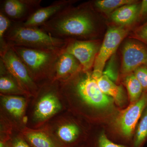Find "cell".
<instances>
[{
  "mask_svg": "<svg viewBox=\"0 0 147 147\" xmlns=\"http://www.w3.org/2000/svg\"><path fill=\"white\" fill-rule=\"evenodd\" d=\"M55 37L85 40L92 36L95 27L88 7H67L39 27Z\"/></svg>",
  "mask_w": 147,
  "mask_h": 147,
  "instance_id": "cell-1",
  "label": "cell"
},
{
  "mask_svg": "<svg viewBox=\"0 0 147 147\" xmlns=\"http://www.w3.org/2000/svg\"><path fill=\"white\" fill-rule=\"evenodd\" d=\"M5 39L11 47L55 51L63 50L69 40L53 36L39 27H26L22 23L13 22Z\"/></svg>",
  "mask_w": 147,
  "mask_h": 147,
  "instance_id": "cell-2",
  "label": "cell"
},
{
  "mask_svg": "<svg viewBox=\"0 0 147 147\" xmlns=\"http://www.w3.org/2000/svg\"><path fill=\"white\" fill-rule=\"evenodd\" d=\"M11 47L26 66L32 79L38 87L53 81L56 62L64 49L55 51Z\"/></svg>",
  "mask_w": 147,
  "mask_h": 147,
  "instance_id": "cell-3",
  "label": "cell"
},
{
  "mask_svg": "<svg viewBox=\"0 0 147 147\" xmlns=\"http://www.w3.org/2000/svg\"><path fill=\"white\" fill-rule=\"evenodd\" d=\"M59 85L61 89L74 93L90 107L103 109L110 107L113 102L112 98L101 90L89 71H79L67 81L59 82Z\"/></svg>",
  "mask_w": 147,
  "mask_h": 147,
  "instance_id": "cell-4",
  "label": "cell"
},
{
  "mask_svg": "<svg viewBox=\"0 0 147 147\" xmlns=\"http://www.w3.org/2000/svg\"><path fill=\"white\" fill-rule=\"evenodd\" d=\"M36 96L38 98L35 105L33 118L36 122H44L62 108L58 81H52L40 87Z\"/></svg>",
  "mask_w": 147,
  "mask_h": 147,
  "instance_id": "cell-5",
  "label": "cell"
},
{
  "mask_svg": "<svg viewBox=\"0 0 147 147\" xmlns=\"http://www.w3.org/2000/svg\"><path fill=\"white\" fill-rule=\"evenodd\" d=\"M0 60L29 97H36L39 87L32 79L26 67L12 47L9 46L6 50L0 53Z\"/></svg>",
  "mask_w": 147,
  "mask_h": 147,
  "instance_id": "cell-6",
  "label": "cell"
},
{
  "mask_svg": "<svg viewBox=\"0 0 147 147\" xmlns=\"http://www.w3.org/2000/svg\"><path fill=\"white\" fill-rule=\"evenodd\" d=\"M127 32V30L123 26L111 27L108 29L94 65L92 75L95 79L102 76L106 63L114 55Z\"/></svg>",
  "mask_w": 147,
  "mask_h": 147,
  "instance_id": "cell-7",
  "label": "cell"
},
{
  "mask_svg": "<svg viewBox=\"0 0 147 147\" xmlns=\"http://www.w3.org/2000/svg\"><path fill=\"white\" fill-rule=\"evenodd\" d=\"M42 0H1L0 12L13 23H24L41 6Z\"/></svg>",
  "mask_w": 147,
  "mask_h": 147,
  "instance_id": "cell-8",
  "label": "cell"
},
{
  "mask_svg": "<svg viewBox=\"0 0 147 147\" xmlns=\"http://www.w3.org/2000/svg\"><path fill=\"white\" fill-rule=\"evenodd\" d=\"M147 106V92H144L139 100L131 103L122 111L117 118L119 129L127 139L131 138L139 118Z\"/></svg>",
  "mask_w": 147,
  "mask_h": 147,
  "instance_id": "cell-9",
  "label": "cell"
},
{
  "mask_svg": "<svg viewBox=\"0 0 147 147\" xmlns=\"http://www.w3.org/2000/svg\"><path fill=\"white\" fill-rule=\"evenodd\" d=\"M98 45L91 40L70 39L64 51L76 58L82 66L83 71H89L93 67L98 52Z\"/></svg>",
  "mask_w": 147,
  "mask_h": 147,
  "instance_id": "cell-10",
  "label": "cell"
},
{
  "mask_svg": "<svg viewBox=\"0 0 147 147\" xmlns=\"http://www.w3.org/2000/svg\"><path fill=\"white\" fill-rule=\"evenodd\" d=\"M146 64L147 48L136 41H128L125 42L122 50V73L128 74Z\"/></svg>",
  "mask_w": 147,
  "mask_h": 147,
  "instance_id": "cell-11",
  "label": "cell"
},
{
  "mask_svg": "<svg viewBox=\"0 0 147 147\" xmlns=\"http://www.w3.org/2000/svg\"><path fill=\"white\" fill-rule=\"evenodd\" d=\"M49 134L61 147H74L79 140V126L71 122L62 119L53 125Z\"/></svg>",
  "mask_w": 147,
  "mask_h": 147,
  "instance_id": "cell-12",
  "label": "cell"
},
{
  "mask_svg": "<svg viewBox=\"0 0 147 147\" xmlns=\"http://www.w3.org/2000/svg\"><path fill=\"white\" fill-rule=\"evenodd\" d=\"M74 1L71 0H58L49 6L41 7L23 23L25 26L40 27L46 21L67 7L71 5Z\"/></svg>",
  "mask_w": 147,
  "mask_h": 147,
  "instance_id": "cell-13",
  "label": "cell"
},
{
  "mask_svg": "<svg viewBox=\"0 0 147 147\" xmlns=\"http://www.w3.org/2000/svg\"><path fill=\"white\" fill-rule=\"evenodd\" d=\"M82 70V66L79 61L63 50L56 62L53 81L65 82Z\"/></svg>",
  "mask_w": 147,
  "mask_h": 147,
  "instance_id": "cell-14",
  "label": "cell"
},
{
  "mask_svg": "<svg viewBox=\"0 0 147 147\" xmlns=\"http://www.w3.org/2000/svg\"><path fill=\"white\" fill-rule=\"evenodd\" d=\"M1 104L4 110L11 119L16 121H25L26 99L21 96L1 94Z\"/></svg>",
  "mask_w": 147,
  "mask_h": 147,
  "instance_id": "cell-15",
  "label": "cell"
},
{
  "mask_svg": "<svg viewBox=\"0 0 147 147\" xmlns=\"http://www.w3.org/2000/svg\"><path fill=\"white\" fill-rule=\"evenodd\" d=\"M0 92L1 94L7 95L24 96L29 97L20 87L13 76L0 60Z\"/></svg>",
  "mask_w": 147,
  "mask_h": 147,
  "instance_id": "cell-16",
  "label": "cell"
},
{
  "mask_svg": "<svg viewBox=\"0 0 147 147\" xmlns=\"http://www.w3.org/2000/svg\"><path fill=\"white\" fill-rule=\"evenodd\" d=\"M139 8L140 5L136 3L124 5L113 11L111 20L121 26L129 25L139 16Z\"/></svg>",
  "mask_w": 147,
  "mask_h": 147,
  "instance_id": "cell-17",
  "label": "cell"
},
{
  "mask_svg": "<svg viewBox=\"0 0 147 147\" xmlns=\"http://www.w3.org/2000/svg\"><path fill=\"white\" fill-rule=\"evenodd\" d=\"M23 138L31 147H61L47 133L40 131H24Z\"/></svg>",
  "mask_w": 147,
  "mask_h": 147,
  "instance_id": "cell-18",
  "label": "cell"
},
{
  "mask_svg": "<svg viewBox=\"0 0 147 147\" xmlns=\"http://www.w3.org/2000/svg\"><path fill=\"white\" fill-rule=\"evenodd\" d=\"M95 79L100 89L105 94L113 98L118 105L122 104L124 96L121 87L117 86L105 75H102Z\"/></svg>",
  "mask_w": 147,
  "mask_h": 147,
  "instance_id": "cell-19",
  "label": "cell"
},
{
  "mask_svg": "<svg viewBox=\"0 0 147 147\" xmlns=\"http://www.w3.org/2000/svg\"><path fill=\"white\" fill-rule=\"evenodd\" d=\"M125 83L131 103L139 100L143 94L144 91L142 85L134 74H129L126 76Z\"/></svg>",
  "mask_w": 147,
  "mask_h": 147,
  "instance_id": "cell-20",
  "label": "cell"
},
{
  "mask_svg": "<svg viewBox=\"0 0 147 147\" xmlns=\"http://www.w3.org/2000/svg\"><path fill=\"white\" fill-rule=\"evenodd\" d=\"M147 140V106L137 126L132 147H142Z\"/></svg>",
  "mask_w": 147,
  "mask_h": 147,
  "instance_id": "cell-21",
  "label": "cell"
},
{
  "mask_svg": "<svg viewBox=\"0 0 147 147\" xmlns=\"http://www.w3.org/2000/svg\"><path fill=\"white\" fill-rule=\"evenodd\" d=\"M136 3L134 0H98L94 2L95 6L106 13L116 10L126 5Z\"/></svg>",
  "mask_w": 147,
  "mask_h": 147,
  "instance_id": "cell-22",
  "label": "cell"
},
{
  "mask_svg": "<svg viewBox=\"0 0 147 147\" xmlns=\"http://www.w3.org/2000/svg\"><path fill=\"white\" fill-rule=\"evenodd\" d=\"M12 23L10 19L0 12V53H2L8 47L5 38Z\"/></svg>",
  "mask_w": 147,
  "mask_h": 147,
  "instance_id": "cell-23",
  "label": "cell"
},
{
  "mask_svg": "<svg viewBox=\"0 0 147 147\" xmlns=\"http://www.w3.org/2000/svg\"><path fill=\"white\" fill-rule=\"evenodd\" d=\"M102 75H105L113 82H116L118 78L117 66L115 56L113 55L106 64Z\"/></svg>",
  "mask_w": 147,
  "mask_h": 147,
  "instance_id": "cell-24",
  "label": "cell"
},
{
  "mask_svg": "<svg viewBox=\"0 0 147 147\" xmlns=\"http://www.w3.org/2000/svg\"><path fill=\"white\" fill-rule=\"evenodd\" d=\"M134 72V76L142 85L144 92H147V67L141 66Z\"/></svg>",
  "mask_w": 147,
  "mask_h": 147,
  "instance_id": "cell-25",
  "label": "cell"
},
{
  "mask_svg": "<svg viewBox=\"0 0 147 147\" xmlns=\"http://www.w3.org/2000/svg\"><path fill=\"white\" fill-rule=\"evenodd\" d=\"M96 143V147H127L124 145L115 144L110 141L104 133L100 134Z\"/></svg>",
  "mask_w": 147,
  "mask_h": 147,
  "instance_id": "cell-26",
  "label": "cell"
},
{
  "mask_svg": "<svg viewBox=\"0 0 147 147\" xmlns=\"http://www.w3.org/2000/svg\"><path fill=\"white\" fill-rule=\"evenodd\" d=\"M1 147H31L25 139L21 137H16L6 141L4 145Z\"/></svg>",
  "mask_w": 147,
  "mask_h": 147,
  "instance_id": "cell-27",
  "label": "cell"
},
{
  "mask_svg": "<svg viewBox=\"0 0 147 147\" xmlns=\"http://www.w3.org/2000/svg\"><path fill=\"white\" fill-rule=\"evenodd\" d=\"M137 34L139 39L147 44V23L139 28Z\"/></svg>",
  "mask_w": 147,
  "mask_h": 147,
  "instance_id": "cell-28",
  "label": "cell"
},
{
  "mask_svg": "<svg viewBox=\"0 0 147 147\" xmlns=\"http://www.w3.org/2000/svg\"><path fill=\"white\" fill-rule=\"evenodd\" d=\"M147 14V0H143L140 4L139 16H143Z\"/></svg>",
  "mask_w": 147,
  "mask_h": 147,
  "instance_id": "cell-29",
  "label": "cell"
},
{
  "mask_svg": "<svg viewBox=\"0 0 147 147\" xmlns=\"http://www.w3.org/2000/svg\"><path fill=\"white\" fill-rule=\"evenodd\" d=\"M146 66L147 67V64H146Z\"/></svg>",
  "mask_w": 147,
  "mask_h": 147,
  "instance_id": "cell-30",
  "label": "cell"
},
{
  "mask_svg": "<svg viewBox=\"0 0 147 147\" xmlns=\"http://www.w3.org/2000/svg\"><path fill=\"white\" fill-rule=\"evenodd\" d=\"M77 147V146H75V147Z\"/></svg>",
  "mask_w": 147,
  "mask_h": 147,
  "instance_id": "cell-31",
  "label": "cell"
}]
</instances>
